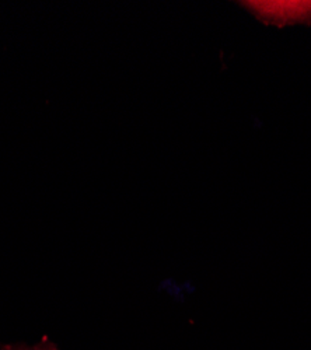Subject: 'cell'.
Returning <instances> with one entry per match:
<instances>
[{
    "instance_id": "obj_1",
    "label": "cell",
    "mask_w": 311,
    "mask_h": 350,
    "mask_svg": "<svg viewBox=\"0 0 311 350\" xmlns=\"http://www.w3.org/2000/svg\"><path fill=\"white\" fill-rule=\"evenodd\" d=\"M3 350H59L52 342L49 340H41L33 346L20 345V346H8Z\"/></svg>"
}]
</instances>
